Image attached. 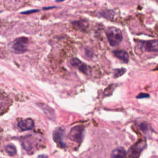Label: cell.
Returning <instances> with one entry per match:
<instances>
[{"label": "cell", "instance_id": "obj_1", "mask_svg": "<svg viewBox=\"0 0 158 158\" xmlns=\"http://www.w3.org/2000/svg\"><path fill=\"white\" fill-rule=\"evenodd\" d=\"M109 44L112 46H118L122 41L123 35L121 30L116 27H109L106 31Z\"/></svg>", "mask_w": 158, "mask_h": 158}, {"label": "cell", "instance_id": "obj_2", "mask_svg": "<svg viewBox=\"0 0 158 158\" xmlns=\"http://www.w3.org/2000/svg\"><path fill=\"white\" fill-rule=\"evenodd\" d=\"M146 143L144 140H139L128 149L127 156L129 158H138L142 151L145 148Z\"/></svg>", "mask_w": 158, "mask_h": 158}, {"label": "cell", "instance_id": "obj_3", "mask_svg": "<svg viewBox=\"0 0 158 158\" xmlns=\"http://www.w3.org/2000/svg\"><path fill=\"white\" fill-rule=\"evenodd\" d=\"M85 128L82 125H77L72 128L69 133V138L71 140L81 143L84 137Z\"/></svg>", "mask_w": 158, "mask_h": 158}, {"label": "cell", "instance_id": "obj_4", "mask_svg": "<svg viewBox=\"0 0 158 158\" xmlns=\"http://www.w3.org/2000/svg\"><path fill=\"white\" fill-rule=\"evenodd\" d=\"M28 39L26 37L22 36L17 38L12 45L14 52L17 54H22L27 51V44Z\"/></svg>", "mask_w": 158, "mask_h": 158}, {"label": "cell", "instance_id": "obj_5", "mask_svg": "<svg viewBox=\"0 0 158 158\" xmlns=\"http://www.w3.org/2000/svg\"><path fill=\"white\" fill-rule=\"evenodd\" d=\"M64 130L60 128H57L52 133V138L54 142L60 148H64L65 147V143L64 142Z\"/></svg>", "mask_w": 158, "mask_h": 158}, {"label": "cell", "instance_id": "obj_6", "mask_svg": "<svg viewBox=\"0 0 158 158\" xmlns=\"http://www.w3.org/2000/svg\"><path fill=\"white\" fill-rule=\"evenodd\" d=\"M70 63L73 66L77 67L80 72L85 75H89L91 72V69L77 58L72 59Z\"/></svg>", "mask_w": 158, "mask_h": 158}, {"label": "cell", "instance_id": "obj_7", "mask_svg": "<svg viewBox=\"0 0 158 158\" xmlns=\"http://www.w3.org/2000/svg\"><path fill=\"white\" fill-rule=\"evenodd\" d=\"M142 48L148 52L158 51V40H149L146 41H141Z\"/></svg>", "mask_w": 158, "mask_h": 158}, {"label": "cell", "instance_id": "obj_8", "mask_svg": "<svg viewBox=\"0 0 158 158\" xmlns=\"http://www.w3.org/2000/svg\"><path fill=\"white\" fill-rule=\"evenodd\" d=\"M17 126L22 131H26L33 129L35 124L32 119L25 118L19 122V123H17Z\"/></svg>", "mask_w": 158, "mask_h": 158}, {"label": "cell", "instance_id": "obj_9", "mask_svg": "<svg viewBox=\"0 0 158 158\" xmlns=\"http://www.w3.org/2000/svg\"><path fill=\"white\" fill-rule=\"evenodd\" d=\"M127 152L123 147H118L114 149L111 153V158H125Z\"/></svg>", "mask_w": 158, "mask_h": 158}, {"label": "cell", "instance_id": "obj_10", "mask_svg": "<svg viewBox=\"0 0 158 158\" xmlns=\"http://www.w3.org/2000/svg\"><path fill=\"white\" fill-rule=\"evenodd\" d=\"M72 24L75 28L82 31H86V30L88 28L89 26L88 21L85 20H80L75 21L72 22Z\"/></svg>", "mask_w": 158, "mask_h": 158}, {"label": "cell", "instance_id": "obj_11", "mask_svg": "<svg viewBox=\"0 0 158 158\" xmlns=\"http://www.w3.org/2000/svg\"><path fill=\"white\" fill-rule=\"evenodd\" d=\"M114 56L119 59L120 60H122L123 62L127 63L129 60V56L127 51L124 50H116L114 51Z\"/></svg>", "mask_w": 158, "mask_h": 158}, {"label": "cell", "instance_id": "obj_12", "mask_svg": "<svg viewBox=\"0 0 158 158\" xmlns=\"http://www.w3.org/2000/svg\"><path fill=\"white\" fill-rule=\"evenodd\" d=\"M7 154L10 156H14L16 154V148L13 144H7L5 147Z\"/></svg>", "mask_w": 158, "mask_h": 158}, {"label": "cell", "instance_id": "obj_13", "mask_svg": "<svg viewBox=\"0 0 158 158\" xmlns=\"http://www.w3.org/2000/svg\"><path fill=\"white\" fill-rule=\"evenodd\" d=\"M101 15L107 18V19H111L113 18L114 17V12L112 11V10H105L103 12V13H101Z\"/></svg>", "mask_w": 158, "mask_h": 158}, {"label": "cell", "instance_id": "obj_14", "mask_svg": "<svg viewBox=\"0 0 158 158\" xmlns=\"http://www.w3.org/2000/svg\"><path fill=\"white\" fill-rule=\"evenodd\" d=\"M126 70L125 69H116L114 70V75L115 77H118L125 73Z\"/></svg>", "mask_w": 158, "mask_h": 158}, {"label": "cell", "instance_id": "obj_15", "mask_svg": "<svg viewBox=\"0 0 158 158\" xmlns=\"http://www.w3.org/2000/svg\"><path fill=\"white\" fill-rule=\"evenodd\" d=\"M6 104V99L4 96L0 94V112L4 108Z\"/></svg>", "mask_w": 158, "mask_h": 158}, {"label": "cell", "instance_id": "obj_16", "mask_svg": "<svg viewBox=\"0 0 158 158\" xmlns=\"http://www.w3.org/2000/svg\"><path fill=\"white\" fill-rule=\"evenodd\" d=\"M39 11H40L39 9H31V10H28L24 11V12H22L21 14H25V15H28V14H32V13L39 12Z\"/></svg>", "mask_w": 158, "mask_h": 158}, {"label": "cell", "instance_id": "obj_17", "mask_svg": "<svg viewBox=\"0 0 158 158\" xmlns=\"http://www.w3.org/2000/svg\"><path fill=\"white\" fill-rule=\"evenodd\" d=\"M149 95L147 93H141L140 94H139L137 96V98H149Z\"/></svg>", "mask_w": 158, "mask_h": 158}, {"label": "cell", "instance_id": "obj_18", "mask_svg": "<svg viewBox=\"0 0 158 158\" xmlns=\"http://www.w3.org/2000/svg\"><path fill=\"white\" fill-rule=\"evenodd\" d=\"M38 158H48V157L45 154H41L38 156Z\"/></svg>", "mask_w": 158, "mask_h": 158}, {"label": "cell", "instance_id": "obj_19", "mask_svg": "<svg viewBox=\"0 0 158 158\" xmlns=\"http://www.w3.org/2000/svg\"><path fill=\"white\" fill-rule=\"evenodd\" d=\"M52 8H55V7H54V6H52V7H43V9L48 10V9H52Z\"/></svg>", "mask_w": 158, "mask_h": 158}, {"label": "cell", "instance_id": "obj_20", "mask_svg": "<svg viewBox=\"0 0 158 158\" xmlns=\"http://www.w3.org/2000/svg\"><path fill=\"white\" fill-rule=\"evenodd\" d=\"M64 0H56V2H62L64 1Z\"/></svg>", "mask_w": 158, "mask_h": 158}, {"label": "cell", "instance_id": "obj_21", "mask_svg": "<svg viewBox=\"0 0 158 158\" xmlns=\"http://www.w3.org/2000/svg\"><path fill=\"white\" fill-rule=\"evenodd\" d=\"M1 12H2V11H0V13H1Z\"/></svg>", "mask_w": 158, "mask_h": 158}]
</instances>
